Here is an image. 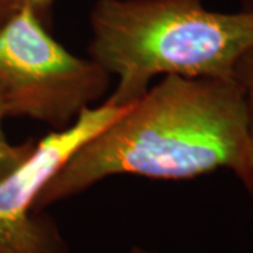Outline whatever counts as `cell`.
I'll return each instance as SVG.
<instances>
[{
  "mask_svg": "<svg viewBox=\"0 0 253 253\" xmlns=\"http://www.w3.org/2000/svg\"><path fill=\"white\" fill-rule=\"evenodd\" d=\"M228 169L253 180V139L234 79L163 76L126 113L83 144L40 191L37 210L101 180L131 174L187 180Z\"/></svg>",
  "mask_w": 253,
  "mask_h": 253,
  "instance_id": "cell-1",
  "label": "cell"
},
{
  "mask_svg": "<svg viewBox=\"0 0 253 253\" xmlns=\"http://www.w3.org/2000/svg\"><path fill=\"white\" fill-rule=\"evenodd\" d=\"M89 58L118 83L104 101L132 106L156 76L234 79L253 45V11L208 10L203 0H96Z\"/></svg>",
  "mask_w": 253,
  "mask_h": 253,
  "instance_id": "cell-2",
  "label": "cell"
},
{
  "mask_svg": "<svg viewBox=\"0 0 253 253\" xmlns=\"http://www.w3.org/2000/svg\"><path fill=\"white\" fill-rule=\"evenodd\" d=\"M111 75L56 41L33 7L0 17V97L7 117L30 118L54 131L109 93Z\"/></svg>",
  "mask_w": 253,
  "mask_h": 253,
  "instance_id": "cell-3",
  "label": "cell"
},
{
  "mask_svg": "<svg viewBox=\"0 0 253 253\" xmlns=\"http://www.w3.org/2000/svg\"><path fill=\"white\" fill-rule=\"evenodd\" d=\"M129 107L103 101L84 109L72 126L37 141L27 162L0 181V253H71L55 218L45 210L36 208L37 197L82 145Z\"/></svg>",
  "mask_w": 253,
  "mask_h": 253,
  "instance_id": "cell-4",
  "label": "cell"
},
{
  "mask_svg": "<svg viewBox=\"0 0 253 253\" xmlns=\"http://www.w3.org/2000/svg\"><path fill=\"white\" fill-rule=\"evenodd\" d=\"M37 141L30 138L21 144H10L7 138H0V181L20 169L34 154Z\"/></svg>",
  "mask_w": 253,
  "mask_h": 253,
  "instance_id": "cell-5",
  "label": "cell"
},
{
  "mask_svg": "<svg viewBox=\"0 0 253 253\" xmlns=\"http://www.w3.org/2000/svg\"><path fill=\"white\" fill-rule=\"evenodd\" d=\"M232 78L244 91L249 120V131L253 139V45L246 49L236 61Z\"/></svg>",
  "mask_w": 253,
  "mask_h": 253,
  "instance_id": "cell-6",
  "label": "cell"
},
{
  "mask_svg": "<svg viewBox=\"0 0 253 253\" xmlns=\"http://www.w3.org/2000/svg\"><path fill=\"white\" fill-rule=\"evenodd\" d=\"M54 3L55 0H0V17L21 4H27L34 9L38 17L41 18L48 27H51Z\"/></svg>",
  "mask_w": 253,
  "mask_h": 253,
  "instance_id": "cell-7",
  "label": "cell"
},
{
  "mask_svg": "<svg viewBox=\"0 0 253 253\" xmlns=\"http://www.w3.org/2000/svg\"><path fill=\"white\" fill-rule=\"evenodd\" d=\"M7 117V111H6V106L3 103V100L0 97V138H6V132H4V121Z\"/></svg>",
  "mask_w": 253,
  "mask_h": 253,
  "instance_id": "cell-8",
  "label": "cell"
},
{
  "mask_svg": "<svg viewBox=\"0 0 253 253\" xmlns=\"http://www.w3.org/2000/svg\"><path fill=\"white\" fill-rule=\"evenodd\" d=\"M126 253H159L155 252V251H151V249H146V248H142V246H134L131 248Z\"/></svg>",
  "mask_w": 253,
  "mask_h": 253,
  "instance_id": "cell-9",
  "label": "cell"
},
{
  "mask_svg": "<svg viewBox=\"0 0 253 253\" xmlns=\"http://www.w3.org/2000/svg\"><path fill=\"white\" fill-rule=\"evenodd\" d=\"M242 10L253 11V0H242Z\"/></svg>",
  "mask_w": 253,
  "mask_h": 253,
  "instance_id": "cell-10",
  "label": "cell"
},
{
  "mask_svg": "<svg viewBox=\"0 0 253 253\" xmlns=\"http://www.w3.org/2000/svg\"><path fill=\"white\" fill-rule=\"evenodd\" d=\"M246 189L249 190V193H251V194H252V197H253V180L251 181V183H249V184H248V186H246Z\"/></svg>",
  "mask_w": 253,
  "mask_h": 253,
  "instance_id": "cell-11",
  "label": "cell"
}]
</instances>
